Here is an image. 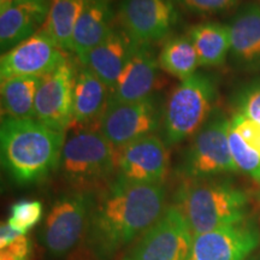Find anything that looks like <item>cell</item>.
I'll list each match as a JSON object with an SVG mask.
<instances>
[{
  "mask_svg": "<svg viewBox=\"0 0 260 260\" xmlns=\"http://www.w3.org/2000/svg\"><path fill=\"white\" fill-rule=\"evenodd\" d=\"M158 60L161 70L181 81L193 76L200 65L197 51L188 35L169 39L162 45Z\"/></svg>",
  "mask_w": 260,
  "mask_h": 260,
  "instance_id": "cell-24",
  "label": "cell"
},
{
  "mask_svg": "<svg viewBox=\"0 0 260 260\" xmlns=\"http://www.w3.org/2000/svg\"><path fill=\"white\" fill-rule=\"evenodd\" d=\"M95 193L73 190L60 195L48 211L40 241L52 256H63L87 232Z\"/></svg>",
  "mask_w": 260,
  "mask_h": 260,
  "instance_id": "cell-7",
  "label": "cell"
},
{
  "mask_svg": "<svg viewBox=\"0 0 260 260\" xmlns=\"http://www.w3.org/2000/svg\"><path fill=\"white\" fill-rule=\"evenodd\" d=\"M59 168L73 190L94 193L111 182L116 171V148L99 129H75L65 139Z\"/></svg>",
  "mask_w": 260,
  "mask_h": 260,
  "instance_id": "cell-4",
  "label": "cell"
},
{
  "mask_svg": "<svg viewBox=\"0 0 260 260\" xmlns=\"http://www.w3.org/2000/svg\"><path fill=\"white\" fill-rule=\"evenodd\" d=\"M51 2L18 3L0 12V47L9 51L44 27Z\"/></svg>",
  "mask_w": 260,
  "mask_h": 260,
  "instance_id": "cell-19",
  "label": "cell"
},
{
  "mask_svg": "<svg viewBox=\"0 0 260 260\" xmlns=\"http://www.w3.org/2000/svg\"><path fill=\"white\" fill-rule=\"evenodd\" d=\"M16 4L18 3H28V2H51V0H14Z\"/></svg>",
  "mask_w": 260,
  "mask_h": 260,
  "instance_id": "cell-32",
  "label": "cell"
},
{
  "mask_svg": "<svg viewBox=\"0 0 260 260\" xmlns=\"http://www.w3.org/2000/svg\"><path fill=\"white\" fill-rule=\"evenodd\" d=\"M176 201L193 235L234 225L248 218V194L228 180L217 177L188 180L177 190Z\"/></svg>",
  "mask_w": 260,
  "mask_h": 260,
  "instance_id": "cell-3",
  "label": "cell"
},
{
  "mask_svg": "<svg viewBox=\"0 0 260 260\" xmlns=\"http://www.w3.org/2000/svg\"><path fill=\"white\" fill-rule=\"evenodd\" d=\"M218 96L217 82L210 75L195 73L181 81L164 105L162 130L168 145H177L197 134L210 119Z\"/></svg>",
  "mask_w": 260,
  "mask_h": 260,
  "instance_id": "cell-5",
  "label": "cell"
},
{
  "mask_svg": "<svg viewBox=\"0 0 260 260\" xmlns=\"http://www.w3.org/2000/svg\"><path fill=\"white\" fill-rule=\"evenodd\" d=\"M63 50L44 29L9 50L0 59L2 81L18 76L44 77L67 61Z\"/></svg>",
  "mask_w": 260,
  "mask_h": 260,
  "instance_id": "cell-14",
  "label": "cell"
},
{
  "mask_svg": "<svg viewBox=\"0 0 260 260\" xmlns=\"http://www.w3.org/2000/svg\"><path fill=\"white\" fill-rule=\"evenodd\" d=\"M168 165L167 144L154 134L116 149V177L129 183L160 184Z\"/></svg>",
  "mask_w": 260,
  "mask_h": 260,
  "instance_id": "cell-12",
  "label": "cell"
},
{
  "mask_svg": "<svg viewBox=\"0 0 260 260\" xmlns=\"http://www.w3.org/2000/svg\"><path fill=\"white\" fill-rule=\"evenodd\" d=\"M230 34V58L243 71L260 70V5L248 3L226 24Z\"/></svg>",
  "mask_w": 260,
  "mask_h": 260,
  "instance_id": "cell-16",
  "label": "cell"
},
{
  "mask_svg": "<svg viewBox=\"0 0 260 260\" xmlns=\"http://www.w3.org/2000/svg\"><path fill=\"white\" fill-rule=\"evenodd\" d=\"M230 126L249 147L260 154V123L252 121L241 113H235L230 119Z\"/></svg>",
  "mask_w": 260,
  "mask_h": 260,
  "instance_id": "cell-29",
  "label": "cell"
},
{
  "mask_svg": "<svg viewBox=\"0 0 260 260\" xmlns=\"http://www.w3.org/2000/svg\"><path fill=\"white\" fill-rule=\"evenodd\" d=\"M159 60L151 45L136 42L117 80L110 102L133 103L147 99L160 87Z\"/></svg>",
  "mask_w": 260,
  "mask_h": 260,
  "instance_id": "cell-15",
  "label": "cell"
},
{
  "mask_svg": "<svg viewBox=\"0 0 260 260\" xmlns=\"http://www.w3.org/2000/svg\"><path fill=\"white\" fill-rule=\"evenodd\" d=\"M174 3L191 14L212 15L229 11L240 0H174Z\"/></svg>",
  "mask_w": 260,
  "mask_h": 260,
  "instance_id": "cell-28",
  "label": "cell"
},
{
  "mask_svg": "<svg viewBox=\"0 0 260 260\" xmlns=\"http://www.w3.org/2000/svg\"><path fill=\"white\" fill-rule=\"evenodd\" d=\"M87 0H51L44 29L63 51H71L73 34Z\"/></svg>",
  "mask_w": 260,
  "mask_h": 260,
  "instance_id": "cell-23",
  "label": "cell"
},
{
  "mask_svg": "<svg viewBox=\"0 0 260 260\" xmlns=\"http://www.w3.org/2000/svg\"><path fill=\"white\" fill-rule=\"evenodd\" d=\"M237 113L260 123V80H255L237 93L235 99Z\"/></svg>",
  "mask_w": 260,
  "mask_h": 260,
  "instance_id": "cell-27",
  "label": "cell"
},
{
  "mask_svg": "<svg viewBox=\"0 0 260 260\" xmlns=\"http://www.w3.org/2000/svg\"><path fill=\"white\" fill-rule=\"evenodd\" d=\"M162 184H136L119 178L94 198L86 243L100 260H111L136 237L142 236L164 213Z\"/></svg>",
  "mask_w": 260,
  "mask_h": 260,
  "instance_id": "cell-1",
  "label": "cell"
},
{
  "mask_svg": "<svg viewBox=\"0 0 260 260\" xmlns=\"http://www.w3.org/2000/svg\"><path fill=\"white\" fill-rule=\"evenodd\" d=\"M65 139L67 133L56 132L37 119L3 117V168L19 184L37 183L59 167Z\"/></svg>",
  "mask_w": 260,
  "mask_h": 260,
  "instance_id": "cell-2",
  "label": "cell"
},
{
  "mask_svg": "<svg viewBox=\"0 0 260 260\" xmlns=\"http://www.w3.org/2000/svg\"><path fill=\"white\" fill-rule=\"evenodd\" d=\"M188 37L197 51L199 64L204 68H218L230 53L228 25L218 22H203L189 29Z\"/></svg>",
  "mask_w": 260,
  "mask_h": 260,
  "instance_id": "cell-21",
  "label": "cell"
},
{
  "mask_svg": "<svg viewBox=\"0 0 260 260\" xmlns=\"http://www.w3.org/2000/svg\"><path fill=\"white\" fill-rule=\"evenodd\" d=\"M111 90L93 71L81 67L76 70L73 94L71 128H96L110 102ZM98 129V128H96Z\"/></svg>",
  "mask_w": 260,
  "mask_h": 260,
  "instance_id": "cell-17",
  "label": "cell"
},
{
  "mask_svg": "<svg viewBox=\"0 0 260 260\" xmlns=\"http://www.w3.org/2000/svg\"><path fill=\"white\" fill-rule=\"evenodd\" d=\"M193 236L184 214L176 205H171L141 236L124 260H187Z\"/></svg>",
  "mask_w": 260,
  "mask_h": 260,
  "instance_id": "cell-9",
  "label": "cell"
},
{
  "mask_svg": "<svg viewBox=\"0 0 260 260\" xmlns=\"http://www.w3.org/2000/svg\"><path fill=\"white\" fill-rule=\"evenodd\" d=\"M76 68L67 60L41 79L35 98V119L56 132L73 124V94Z\"/></svg>",
  "mask_w": 260,
  "mask_h": 260,
  "instance_id": "cell-13",
  "label": "cell"
},
{
  "mask_svg": "<svg viewBox=\"0 0 260 260\" xmlns=\"http://www.w3.org/2000/svg\"><path fill=\"white\" fill-rule=\"evenodd\" d=\"M42 204L38 200H21L12 205L8 219L9 225L25 235L42 218Z\"/></svg>",
  "mask_w": 260,
  "mask_h": 260,
  "instance_id": "cell-26",
  "label": "cell"
},
{
  "mask_svg": "<svg viewBox=\"0 0 260 260\" xmlns=\"http://www.w3.org/2000/svg\"><path fill=\"white\" fill-rule=\"evenodd\" d=\"M174 0H122L117 19L133 40L148 44L167 38L178 21Z\"/></svg>",
  "mask_w": 260,
  "mask_h": 260,
  "instance_id": "cell-11",
  "label": "cell"
},
{
  "mask_svg": "<svg viewBox=\"0 0 260 260\" xmlns=\"http://www.w3.org/2000/svg\"><path fill=\"white\" fill-rule=\"evenodd\" d=\"M164 106L157 96L133 103L109 102L99 132L116 149L153 134L162 125Z\"/></svg>",
  "mask_w": 260,
  "mask_h": 260,
  "instance_id": "cell-8",
  "label": "cell"
},
{
  "mask_svg": "<svg viewBox=\"0 0 260 260\" xmlns=\"http://www.w3.org/2000/svg\"><path fill=\"white\" fill-rule=\"evenodd\" d=\"M115 28V15L109 3L87 0L73 34L71 52L82 58L107 38Z\"/></svg>",
  "mask_w": 260,
  "mask_h": 260,
  "instance_id": "cell-20",
  "label": "cell"
},
{
  "mask_svg": "<svg viewBox=\"0 0 260 260\" xmlns=\"http://www.w3.org/2000/svg\"><path fill=\"white\" fill-rule=\"evenodd\" d=\"M31 241L25 235H19L14 242L0 251V260H30Z\"/></svg>",
  "mask_w": 260,
  "mask_h": 260,
  "instance_id": "cell-30",
  "label": "cell"
},
{
  "mask_svg": "<svg viewBox=\"0 0 260 260\" xmlns=\"http://www.w3.org/2000/svg\"><path fill=\"white\" fill-rule=\"evenodd\" d=\"M42 77L18 76L2 81L3 116L35 119V98Z\"/></svg>",
  "mask_w": 260,
  "mask_h": 260,
  "instance_id": "cell-22",
  "label": "cell"
},
{
  "mask_svg": "<svg viewBox=\"0 0 260 260\" xmlns=\"http://www.w3.org/2000/svg\"><path fill=\"white\" fill-rule=\"evenodd\" d=\"M135 45L136 41L121 27H115L102 44L80 58V61L83 67L93 71L112 92Z\"/></svg>",
  "mask_w": 260,
  "mask_h": 260,
  "instance_id": "cell-18",
  "label": "cell"
},
{
  "mask_svg": "<svg viewBox=\"0 0 260 260\" xmlns=\"http://www.w3.org/2000/svg\"><path fill=\"white\" fill-rule=\"evenodd\" d=\"M19 235H21V234L12 229V228L9 225V223L2 224V228H0V249L5 248V247L9 246L10 243L14 242Z\"/></svg>",
  "mask_w": 260,
  "mask_h": 260,
  "instance_id": "cell-31",
  "label": "cell"
},
{
  "mask_svg": "<svg viewBox=\"0 0 260 260\" xmlns=\"http://www.w3.org/2000/svg\"><path fill=\"white\" fill-rule=\"evenodd\" d=\"M104 2H107V3H110V2H111V0H104Z\"/></svg>",
  "mask_w": 260,
  "mask_h": 260,
  "instance_id": "cell-33",
  "label": "cell"
},
{
  "mask_svg": "<svg viewBox=\"0 0 260 260\" xmlns=\"http://www.w3.org/2000/svg\"><path fill=\"white\" fill-rule=\"evenodd\" d=\"M230 119L214 110L197 134L182 159L180 172L189 181L207 180L237 172L229 146Z\"/></svg>",
  "mask_w": 260,
  "mask_h": 260,
  "instance_id": "cell-6",
  "label": "cell"
},
{
  "mask_svg": "<svg viewBox=\"0 0 260 260\" xmlns=\"http://www.w3.org/2000/svg\"><path fill=\"white\" fill-rule=\"evenodd\" d=\"M260 246V229L255 220L197 234L187 260H246Z\"/></svg>",
  "mask_w": 260,
  "mask_h": 260,
  "instance_id": "cell-10",
  "label": "cell"
},
{
  "mask_svg": "<svg viewBox=\"0 0 260 260\" xmlns=\"http://www.w3.org/2000/svg\"><path fill=\"white\" fill-rule=\"evenodd\" d=\"M259 201H260V193H259Z\"/></svg>",
  "mask_w": 260,
  "mask_h": 260,
  "instance_id": "cell-34",
  "label": "cell"
},
{
  "mask_svg": "<svg viewBox=\"0 0 260 260\" xmlns=\"http://www.w3.org/2000/svg\"><path fill=\"white\" fill-rule=\"evenodd\" d=\"M228 138H229L230 152L237 170L243 172L254 181L260 182V154L249 147L232 126L229 129Z\"/></svg>",
  "mask_w": 260,
  "mask_h": 260,
  "instance_id": "cell-25",
  "label": "cell"
}]
</instances>
